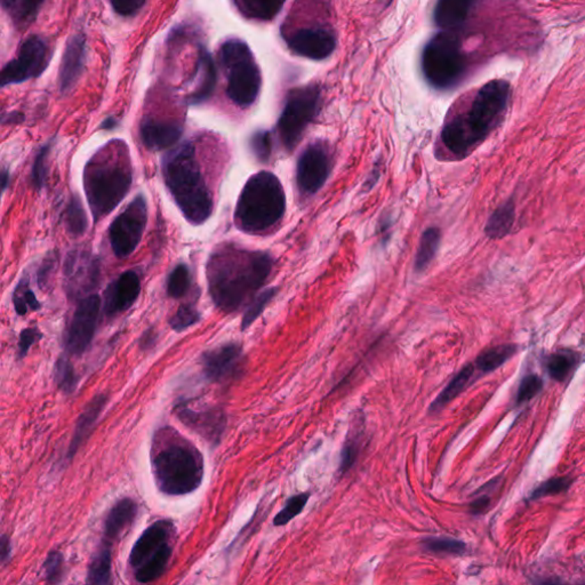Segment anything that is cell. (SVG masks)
I'll list each match as a JSON object with an SVG mask.
<instances>
[{
  "instance_id": "cell-35",
  "label": "cell",
  "mask_w": 585,
  "mask_h": 585,
  "mask_svg": "<svg viewBox=\"0 0 585 585\" xmlns=\"http://www.w3.org/2000/svg\"><path fill=\"white\" fill-rule=\"evenodd\" d=\"M579 356L575 352L570 350H561V351L552 354L547 358L545 366L550 377L556 381L566 380L576 364H577Z\"/></svg>"
},
{
  "instance_id": "cell-29",
  "label": "cell",
  "mask_w": 585,
  "mask_h": 585,
  "mask_svg": "<svg viewBox=\"0 0 585 585\" xmlns=\"http://www.w3.org/2000/svg\"><path fill=\"white\" fill-rule=\"evenodd\" d=\"M475 370L476 366L472 364L466 365L462 370H459V374L453 377V380L448 383V386L441 391V393L431 404V413H439L443 407H446L449 402L454 400L459 393H462L463 390L466 389V386L472 381Z\"/></svg>"
},
{
  "instance_id": "cell-31",
  "label": "cell",
  "mask_w": 585,
  "mask_h": 585,
  "mask_svg": "<svg viewBox=\"0 0 585 585\" xmlns=\"http://www.w3.org/2000/svg\"><path fill=\"white\" fill-rule=\"evenodd\" d=\"M234 3L246 17L270 21L278 15L286 0H234Z\"/></svg>"
},
{
  "instance_id": "cell-4",
  "label": "cell",
  "mask_w": 585,
  "mask_h": 585,
  "mask_svg": "<svg viewBox=\"0 0 585 585\" xmlns=\"http://www.w3.org/2000/svg\"><path fill=\"white\" fill-rule=\"evenodd\" d=\"M82 183L96 223L114 212L133 183L126 143L114 139L100 148L86 164Z\"/></svg>"
},
{
  "instance_id": "cell-20",
  "label": "cell",
  "mask_w": 585,
  "mask_h": 585,
  "mask_svg": "<svg viewBox=\"0 0 585 585\" xmlns=\"http://www.w3.org/2000/svg\"><path fill=\"white\" fill-rule=\"evenodd\" d=\"M183 133L181 123L173 121H162L146 118L139 127V135L143 144L149 150H164L178 142Z\"/></svg>"
},
{
  "instance_id": "cell-45",
  "label": "cell",
  "mask_w": 585,
  "mask_h": 585,
  "mask_svg": "<svg viewBox=\"0 0 585 585\" xmlns=\"http://www.w3.org/2000/svg\"><path fill=\"white\" fill-rule=\"evenodd\" d=\"M572 484V479L567 477L554 478L547 481L545 484L540 485L536 489L531 493V500H538L542 497L554 495V494L563 493L570 488Z\"/></svg>"
},
{
  "instance_id": "cell-18",
  "label": "cell",
  "mask_w": 585,
  "mask_h": 585,
  "mask_svg": "<svg viewBox=\"0 0 585 585\" xmlns=\"http://www.w3.org/2000/svg\"><path fill=\"white\" fill-rule=\"evenodd\" d=\"M287 45L295 54L310 60H325L335 51L336 38L326 29H300L288 37Z\"/></svg>"
},
{
  "instance_id": "cell-8",
  "label": "cell",
  "mask_w": 585,
  "mask_h": 585,
  "mask_svg": "<svg viewBox=\"0 0 585 585\" xmlns=\"http://www.w3.org/2000/svg\"><path fill=\"white\" fill-rule=\"evenodd\" d=\"M220 54L228 77L229 98L238 107L248 108L257 101L262 85L253 53L245 41L232 38L222 45Z\"/></svg>"
},
{
  "instance_id": "cell-37",
  "label": "cell",
  "mask_w": 585,
  "mask_h": 585,
  "mask_svg": "<svg viewBox=\"0 0 585 585\" xmlns=\"http://www.w3.org/2000/svg\"><path fill=\"white\" fill-rule=\"evenodd\" d=\"M13 303L19 316H24L29 310L37 311L40 309V302L36 298L35 293L29 287V278L23 277L16 286L13 293Z\"/></svg>"
},
{
  "instance_id": "cell-54",
  "label": "cell",
  "mask_w": 585,
  "mask_h": 585,
  "mask_svg": "<svg viewBox=\"0 0 585 585\" xmlns=\"http://www.w3.org/2000/svg\"><path fill=\"white\" fill-rule=\"evenodd\" d=\"M23 121H24V116L20 112H10L3 118V123H20Z\"/></svg>"
},
{
  "instance_id": "cell-44",
  "label": "cell",
  "mask_w": 585,
  "mask_h": 585,
  "mask_svg": "<svg viewBox=\"0 0 585 585\" xmlns=\"http://www.w3.org/2000/svg\"><path fill=\"white\" fill-rule=\"evenodd\" d=\"M63 563V554H61L60 551L53 550L48 554L44 565H43L46 582L56 584V583H60L62 581Z\"/></svg>"
},
{
  "instance_id": "cell-23",
  "label": "cell",
  "mask_w": 585,
  "mask_h": 585,
  "mask_svg": "<svg viewBox=\"0 0 585 585\" xmlns=\"http://www.w3.org/2000/svg\"><path fill=\"white\" fill-rule=\"evenodd\" d=\"M137 504L135 501L130 497L118 501L107 515L103 527V543L105 545H114L118 538L133 525L134 520L137 518Z\"/></svg>"
},
{
  "instance_id": "cell-21",
  "label": "cell",
  "mask_w": 585,
  "mask_h": 585,
  "mask_svg": "<svg viewBox=\"0 0 585 585\" xmlns=\"http://www.w3.org/2000/svg\"><path fill=\"white\" fill-rule=\"evenodd\" d=\"M108 395L105 393H98L93 397L92 400L86 406L85 409L82 411L79 418L77 420L73 431V439L70 441L68 447L66 459L71 461L76 456L77 452L79 450L82 443H85L89 438L93 429L96 427L100 415L105 409V405L108 404Z\"/></svg>"
},
{
  "instance_id": "cell-34",
  "label": "cell",
  "mask_w": 585,
  "mask_h": 585,
  "mask_svg": "<svg viewBox=\"0 0 585 585\" xmlns=\"http://www.w3.org/2000/svg\"><path fill=\"white\" fill-rule=\"evenodd\" d=\"M80 377L76 368L67 356H61L54 365V381L57 388L64 395H73L78 388Z\"/></svg>"
},
{
  "instance_id": "cell-47",
  "label": "cell",
  "mask_w": 585,
  "mask_h": 585,
  "mask_svg": "<svg viewBox=\"0 0 585 585\" xmlns=\"http://www.w3.org/2000/svg\"><path fill=\"white\" fill-rule=\"evenodd\" d=\"M250 148L257 159L266 162L271 155V137L268 132H259L254 134L250 139Z\"/></svg>"
},
{
  "instance_id": "cell-52",
  "label": "cell",
  "mask_w": 585,
  "mask_h": 585,
  "mask_svg": "<svg viewBox=\"0 0 585 585\" xmlns=\"http://www.w3.org/2000/svg\"><path fill=\"white\" fill-rule=\"evenodd\" d=\"M157 337L158 336H157V333L155 332V329H146V332L143 333V335L141 336V339H139V349L143 350V351H148L150 349L153 348L155 342H157Z\"/></svg>"
},
{
  "instance_id": "cell-11",
  "label": "cell",
  "mask_w": 585,
  "mask_h": 585,
  "mask_svg": "<svg viewBox=\"0 0 585 585\" xmlns=\"http://www.w3.org/2000/svg\"><path fill=\"white\" fill-rule=\"evenodd\" d=\"M148 222V206L143 196L134 198L114 218L109 228L111 248L118 259H126L142 241Z\"/></svg>"
},
{
  "instance_id": "cell-16",
  "label": "cell",
  "mask_w": 585,
  "mask_h": 585,
  "mask_svg": "<svg viewBox=\"0 0 585 585\" xmlns=\"http://www.w3.org/2000/svg\"><path fill=\"white\" fill-rule=\"evenodd\" d=\"M174 411L177 418L185 427L199 434L212 446H218L228 424V418L223 409L215 406L208 409H195L180 404L175 407Z\"/></svg>"
},
{
  "instance_id": "cell-39",
  "label": "cell",
  "mask_w": 585,
  "mask_h": 585,
  "mask_svg": "<svg viewBox=\"0 0 585 585\" xmlns=\"http://www.w3.org/2000/svg\"><path fill=\"white\" fill-rule=\"evenodd\" d=\"M190 271L184 263L175 266L167 280V294L173 298H180L187 294L190 287Z\"/></svg>"
},
{
  "instance_id": "cell-48",
  "label": "cell",
  "mask_w": 585,
  "mask_h": 585,
  "mask_svg": "<svg viewBox=\"0 0 585 585\" xmlns=\"http://www.w3.org/2000/svg\"><path fill=\"white\" fill-rule=\"evenodd\" d=\"M43 337L40 331L37 327H30V328L23 329L21 334H20L19 340V358L26 357L28 354L29 350L31 349L32 345L35 344L36 342Z\"/></svg>"
},
{
  "instance_id": "cell-26",
  "label": "cell",
  "mask_w": 585,
  "mask_h": 585,
  "mask_svg": "<svg viewBox=\"0 0 585 585\" xmlns=\"http://www.w3.org/2000/svg\"><path fill=\"white\" fill-rule=\"evenodd\" d=\"M365 434V418L360 411L354 413V420L350 422L348 436L342 449L340 472L345 473L354 466L360 452L361 441Z\"/></svg>"
},
{
  "instance_id": "cell-9",
  "label": "cell",
  "mask_w": 585,
  "mask_h": 585,
  "mask_svg": "<svg viewBox=\"0 0 585 585\" xmlns=\"http://www.w3.org/2000/svg\"><path fill=\"white\" fill-rule=\"evenodd\" d=\"M422 69L434 89L454 87L465 71V57L459 38L449 31L434 36L424 47Z\"/></svg>"
},
{
  "instance_id": "cell-7",
  "label": "cell",
  "mask_w": 585,
  "mask_h": 585,
  "mask_svg": "<svg viewBox=\"0 0 585 585\" xmlns=\"http://www.w3.org/2000/svg\"><path fill=\"white\" fill-rule=\"evenodd\" d=\"M174 536L175 526L171 520H158L143 531L128 558L137 582H153L164 575L173 556Z\"/></svg>"
},
{
  "instance_id": "cell-38",
  "label": "cell",
  "mask_w": 585,
  "mask_h": 585,
  "mask_svg": "<svg viewBox=\"0 0 585 585\" xmlns=\"http://www.w3.org/2000/svg\"><path fill=\"white\" fill-rule=\"evenodd\" d=\"M422 549L432 554H449V556H459L466 550L464 542L449 538H424L421 543Z\"/></svg>"
},
{
  "instance_id": "cell-25",
  "label": "cell",
  "mask_w": 585,
  "mask_h": 585,
  "mask_svg": "<svg viewBox=\"0 0 585 585\" xmlns=\"http://www.w3.org/2000/svg\"><path fill=\"white\" fill-rule=\"evenodd\" d=\"M197 73L199 76V85L189 98L190 105H199L208 100L216 85V68L209 52L202 48L198 57Z\"/></svg>"
},
{
  "instance_id": "cell-19",
  "label": "cell",
  "mask_w": 585,
  "mask_h": 585,
  "mask_svg": "<svg viewBox=\"0 0 585 585\" xmlns=\"http://www.w3.org/2000/svg\"><path fill=\"white\" fill-rule=\"evenodd\" d=\"M141 293V280L135 271L121 273L105 293V312L108 317L128 310Z\"/></svg>"
},
{
  "instance_id": "cell-17",
  "label": "cell",
  "mask_w": 585,
  "mask_h": 585,
  "mask_svg": "<svg viewBox=\"0 0 585 585\" xmlns=\"http://www.w3.org/2000/svg\"><path fill=\"white\" fill-rule=\"evenodd\" d=\"M64 275L67 277L70 294H85L98 282V261L89 254L71 250L64 263Z\"/></svg>"
},
{
  "instance_id": "cell-51",
  "label": "cell",
  "mask_w": 585,
  "mask_h": 585,
  "mask_svg": "<svg viewBox=\"0 0 585 585\" xmlns=\"http://www.w3.org/2000/svg\"><path fill=\"white\" fill-rule=\"evenodd\" d=\"M12 557V542L7 535H1L0 538V563L1 566H6Z\"/></svg>"
},
{
  "instance_id": "cell-28",
  "label": "cell",
  "mask_w": 585,
  "mask_h": 585,
  "mask_svg": "<svg viewBox=\"0 0 585 585\" xmlns=\"http://www.w3.org/2000/svg\"><path fill=\"white\" fill-rule=\"evenodd\" d=\"M516 218V206L512 199L500 206L494 211L485 227V234L492 239H501L509 234Z\"/></svg>"
},
{
  "instance_id": "cell-33",
  "label": "cell",
  "mask_w": 585,
  "mask_h": 585,
  "mask_svg": "<svg viewBox=\"0 0 585 585\" xmlns=\"http://www.w3.org/2000/svg\"><path fill=\"white\" fill-rule=\"evenodd\" d=\"M66 229L73 237H80L89 228V216L82 207V200L78 195L70 198L66 212H64Z\"/></svg>"
},
{
  "instance_id": "cell-32",
  "label": "cell",
  "mask_w": 585,
  "mask_h": 585,
  "mask_svg": "<svg viewBox=\"0 0 585 585\" xmlns=\"http://www.w3.org/2000/svg\"><path fill=\"white\" fill-rule=\"evenodd\" d=\"M517 350L518 348L515 344L497 345L487 349L478 356L475 363L476 368L483 374L490 373L506 364L510 358L517 354Z\"/></svg>"
},
{
  "instance_id": "cell-49",
  "label": "cell",
  "mask_w": 585,
  "mask_h": 585,
  "mask_svg": "<svg viewBox=\"0 0 585 585\" xmlns=\"http://www.w3.org/2000/svg\"><path fill=\"white\" fill-rule=\"evenodd\" d=\"M110 3L116 13L130 16L137 14L142 8L146 0H110Z\"/></svg>"
},
{
  "instance_id": "cell-14",
  "label": "cell",
  "mask_w": 585,
  "mask_h": 585,
  "mask_svg": "<svg viewBox=\"0 0 585 585\" xmlns=\"http://www.w3.org/2000/svg\"><path fill=\"white\" fill-rule=\"evenodd\" d=\"M101 310V300L98 295H91L82 298L64 336V345L68 354L79 357L87 351L92 343Z\"/></svg>"
},
{
  "instance_id": "cell-5",
  "label": "cell",
  "mask_w": 585,
  "mask_h": 585,
  "mask_svg": "<svg viewBox=\"0 0 585 585\" xmlns=\"http://www.w3.org/2000/svg\"><path fill=\"white\" fill-rule=\"evenodd\" d=\"M165 183L177 207L191 225L205 223L213 213V197L191 142L168 152L162 162Z\"/></svg>"
},
{
  "instance_id": "cell-46",
  "label": "cell",
  "mask_w": 585,
  "mask_h": 585,
  "mask_svg": "<svg viewBox=\"0 0 585 585\" xmlns=\"http://www.w3.org/2000/svg\"><path fill=\"white\" fill-rule=\"evenodd\" d=\"M542 386H543V383H542L541 379L535 374L524 377V380L522 381L520 386H519L517 402L519 404H522V402H529L531 398H534L535 395L541 391Z\"/></svg>"
},
{
  "instance_id": "cell-24",
  "label": "cell",
  "mask_w": 585,
  "mask_h": 585,
  "mask_svg": "<svg viewBox=\"0 0 585 585\" xmlns=\"http://www.w3.org/2000/svg\"><path fill=\"white\" fill-rule=\"evenodd\" d=\"M479 0H438L434 8V21L440 28H457L468 19Z\"/></svg>"
},
{
  "instance_id": "cell-41",
  "label": "cell",
  "mask_w": 585,
  "mask_h": 585,
  "mask_svg": "<svg viewBox=\"0 0 585 585\" xmlns=\"http://www.w3.org/2000/svg\"><path fill=\"white\" fill-rule=\"evenodd\" d=\"M52 146L53 141H48L45 146H41L32 166L31 183L37 191H40L44 188L45 181L47 177V160L48 155L51 153Z\"/></svg>"
},
{
  "instance_id": "cell-6",
  "label": "cell",
  "mask_w": 585,
  "mask_h": 585,
  "mask_svg": "<svg viewBox=\"0 0 585 585\" xmlns=\"http://www.w3.org/2000/svg\"><path fill=\"white\" fill-rule=\"evenodd\" d=\"M286 213L282 182L270 172H259L245 184L234 209V223L241 231L261 234L275 228Z\"/></svg>"
},
{
  "instance_id": "cell-40",
  "label": "cell",
  "mask_w": 585,
  "mask_h": 585,
  "mask_svg": "<svg viewBox=\"0 0 585 585\" xmlns=\"http://www.w3.org/2000/svg\"><path fill=\"white\" fill-rule=\"evenodd\" d=\"M275 294H277V288H268L254 298L252 303L250 304V307L245 312L243 321H241V331L248 328L261 316V313L264 311L266 305L273 300Z\"/></svg>"
},
{
  "instance_id": "cell-30",
  "label": "cell",
  "mask_w": 585,
  "mask_h": 585,
  "mask_svg": "<svg viewBox=\"0 0 585 585\" xmlns=\"http://www.w3.org/2000/svg\"><path fill=\"white\" fill-rule=\"evenodd\" d=\"M440 241L441 231L439 228L430 227L422 234L415 257L414 269L416 273H423L429 268L439 250Z\"/></svg>"
},
{
  "instance_id": "cell-53",
  "label": "cell",
  "mask_w": 585,
  "mask_h": 585,
  "mask_svg": "<svg viewBox=\"0 0 585 585\" xmlns=\"http://www.w3.org/2000/svg\"><path fill=\"white\" fill-rule=\"evenodd\" d=\"M489 497L483 495V496L478 497L477 500L472 502L471 506H470V512L472 515H481L489 508Z\"/></svg>"
},
{
  "instance_id": "cell-2",
  "label": "cell",
  "mask_w": 585,
  "mask_h": 585,
  "mask_svg": "<svg viewBox=\"0 0 585 585\" xmlns=\"http://www.w3.org/2000/svg\"><path fill=\"white\" fill-rule=\"evenodd\" d=\"M510 85L492 80L483 86L466 108L443 125L440 141L445 151L456 159L465 158L500 126L509 105Z\"/></svg>"
},
{
  "instance_id": "cell-1",
  "label": "cell",
  "mask_w": 585,
  "mask_h": 585,
  "mask_svg": "<svg viewBox=\"0 0 585 585\" xmlns=\"http://www.w3.org/2000/svg\"><path fill=\"white\" fill-rule=\"evenodd\" d=\"M273 269L269 253L234 245L220 247L209 257L206 270L213 302L223 312L237 311L255 296Z\"/></svg>"
},
{
  "instance_id": "cell-13",
  "label": "cell",
  "mask_w": 585,
  "mask_h": 585,
  "mask_svg": "<svg viewBox=\"0 0 585 585\" xmlns=\"http://www.w3.org/2000/svg\"><path fill=\"white\" fill-rule=\"evenodd\" d=\"M333 166V155L328 144L314 141L301 153L296 166V183L298 190L311 196L326 183Z\"/></svg>"
},
{
  "instance_id": "cell-12",
  "label": "cell",
  "mask_w": 585,
  "mask_h": 585,
  "mask_svg": "<svg viewBox=\"0 0 585 585\" xmlns=\"http://www.w3.org/2000/svg\"><path fill=\"white\" fill-rule=\"evenodd\" d=\"M51 56V50L44 39L38 36L29 37L21 45L17 56L1 70V87L40 76L48 67Z\"/></svg>"
},
{
  "instance_id": "cell-27",
  "label": "cell",
  "mask_w": 585,
  "mask_h": 585,
  "mask_svg": "<svg viewBox=\"0 0 585 585\" xmlns=\"http://www.w3.org/2000/svg\"><path fill=\"white\" fill-rule=\"evenodd\" d=\"M89 584L103 585L112 583V547L102 542L89 563L87 570Z\"/></svg>"
},
{
  "instance_id": "cell-3",
  "label": "cell",
  "mask_w": 585,
  "mask_h": 585,
  "mask_svg": "<svg viewBox=\"0 0 585 585\" xmlns=\"http://www.w3.org/2000/svg\"><path fill=\"white\" fill-rule=\"evenodd\" d=\"M150 461L155 486L165 495H187L203 483V454L174 427H162L155 431Z\"/></svg>"
},
{
  "instance_id": "cell-36",
  "label": "cell",
  "mask_w": 585,
  "mask_h": 585,
  "mask_svg": "<svg viewBox=\"0 0 585 585\" xmlns=\"http://www.w3.org/2000/svg\"><path fill=\"white\" fill-rule=\"evenodd\" d=\"M45 0H1L3 7L17 24H29L36 19Z\"/></svg>"
},
{
  "instance_id": "cell-42",
  "label": "cell",
  "mask_w": 585,
  "mask_h": 585,
  "mask_svg": "<svg viewBox=\"0 0 585 585\" xmlns=\"http://www.w3.org/2000/svg\"><path fill=\"white\" fill-rule=\"evenodd\" d=\"M309 499H310V494L309 493L298 494V495L291 497L287 501L286 506H284V509L273 519V525L277 526V527L287 525L291 519H294L295 517L298 516L303 511Z\"/></svg>"
},
{
  "instance_id": "cell-22",
  "label": "cell",
  "mask_w": 585,
  "mask_h": 585,
  "mask_svg": "<svg viewBox=\"0 0 585 585\" xmlns=\"http://www.w3.org/2000/svg\"><path fill=\"white\" fill-rule=\"evenodd\" d=\"M86 59V39L82 35L73 36L67 44L60 68V87L68 92L82 76Z\"/></svg>"
},
{
  "instance_id": "cell-43",
  "label": "cell",
  "mask_w": 585,
  "mask_h": 585,
  "mask_svg": "<svg viewBox=\"0 0 585 585\" xmlns=\"http://www.w3.org/2000/svg\"><path fill=\"white\" fill-rule=\"evenodd\" d=\"M202 319V314L197 310L195 304L184 303L178 307L174 316L169 320V325L175 332H182L189 327L199 323Z\"/></svg>"
},
{
  "instance_id": "cell-55",
  "label": "cell",
  "mask_w": 585,
  "mask_h": 585,
  "mask_svg": "<svg viewBox=\"0 0 585 585\" xmlns=\"http://www.w3.org/2000/svg\"><path fill=\"white\" fill-rule=\"evenodd\" d=\"M8 184H10V172L7 171V168H3V172H1V190H3V192L6 191Z\"/></svg>"
},
{
  "instance_id": "cell-56",
  "label": "cell",
  "mask_w": 585,
  "mask_h": 585,
  "mask_svg": "<svg viewBox=\"0 0 585 585\" xmlns=\"http://www.w3.org/2000/svg\"><path fill=\"white\" fill-rule=\"evenodd\" d=\"M116 126H117V121H116L114 118H107V119L101 123V130H112V128H114Z\"/></svg>"
},
{
  "instance_id": "cell-50",
  "label": "cell",
  "mask_w": 585,
  "mask_h": 585,
  "mask_svg": "<svg viewBox=\"0 0 585 585\" xmlns=\"http://www.w3.org/2000/svg\"><path fill=\"white\" fill-rule=\"evenodd\" d=\"M55 266H56V259H55L54 255L47 257V259H45L41 264L38 273V282L39 286L43 289H44L45 286H47L48 280H50L51 273L54 271Z\"/></svg>"
},
{
  "instance_id": "cell-15",
  "label": "cell",
  "mask_w": 585,
  "mask_h": 585,
  "mask_svg": "<svg viewBox=\"0 0 585 585\" xmlns=\"http://www.w3.org/2000/svg\"><path fill=\"white\" fill-rule=\"evenodd\" d=\"M244 366V351L238 343H227L202 356L204 377L209 382L218 384L237 380L243 374Z\"/></svg>"
},
{
  "instance_id": "cell-10",
  "label": "cell",
  "mask_w": 585,
  "mask_h": 585,
  "mask_svg": "<svg viewBox=\"0 0 585 585\" xmlns=\"http://www.w3.org/2000/svg\"><path fill=\"white\" fill-rule=\"evenodd\" d=\"M321 91L317 85L305 86L289 93L278 121V133L282 146L293 151L304 132L316 118L320 108Z\"/></svg>"
}]
</instances>
